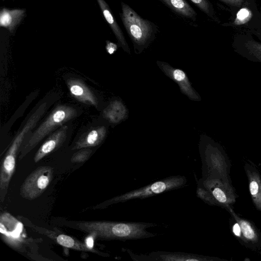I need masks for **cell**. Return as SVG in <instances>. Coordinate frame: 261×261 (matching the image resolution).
I'll list each match as a JSON object with an SVG mask.
<instances>
[{"mask_svg":"<svg viewBox=\"0 0 261 261\" xmlns=\"http://www.w3.org/2000/svg\"><path fill=\"white\" fill-rule=\"evenodd\" d=\"M154 224L103 221L69 222L66 225L101 240H135L154 236L146 228Z\"/></svg>","mask_w":261,"mask_h":261,"instance_id":"6da1fadb","label":"cell"},{"mask_svg":"<svg viewBox=\"0 0 261 261\" xmlns=\"http://www.w3.org/2000/svg\"><path fill=\"white\" fill-rule=\"evenodd\" d=\"M121 4L122 21L133 42L135 52L140 53L147 47L152 37V25L149 21L143 19L129 6Z\"/></svg>","mask_w":261,"mask_h":261,"instance_id":"7a4b0ae2","label":"cell"},{"mask_svg":"<svg viewBox=\"0 0 261 261\" xmlns=\"http://www.w3.org/2000/svg\"><path fill=\"white\" fill-rule=\"evenodd\" d=\"M186 181L187 180L184 176L170 177L156 181L144 187L113 197L96 205L92 208L102 209L118 202H125L135 199H143L164 192L179 188L184 186Z\"/></svg>","mask_w":261,"mask_h":261,"instance_id":"3957f363","label":"cell"},{"mask_svg":"<svg viewBox=\"0 0 261 261\" xmlns=\"http://www.w3.org/2000/svg\"><path fill=\"white\" fill-rule=\"evenodd\" d=\"M76 115V111L72 107L61 106L56 108L22 146L19 159H22L49 133L73 118Z\"/></svg>","mask_w":261,"mask_h":261,"instance_id":"277c9868","label":"cell"},{"mask_svg":"<svg viewBox=\"0 0 261 261\" xmlns=\"http://www.w3.org/2000/svg\"><path fill=\"white\" fill-rule=\"evenodd\" d=\"M54 173V168L50 166L39 167L22 183L20 189V196L29 200L40 196L50 184Z\"/></svg>","mask_w":261,"mask_h":261,"instance_id":"5b68a950","label":"cell"},{"mask_svg":"<svg viewBox=\"0 0 261 261\" xmlns=\"http://www.w3.org/2000/svg\"><path fill=\"white\" fill-rule=\"evenodd\" d=\"M1 236L11 247L19 249L24 242L22 237V224L13 216L4 212L1 215Z\"/></svg>","mask_w":261,"mask_h":261,"instance_id":"8992f818","label":"cell"},{"mask_svg":"<svg viewBox=\"0 0 261 261\" xmlns=\"http://www.w3.org/2000/svg\"><path fill=\"white\" fill-rule=\"evenodd\" d=\"M157 65L165 74L174 81L179 86L182 93L190 100L199 101L201 100L200 95L192 87L186 73L182 70L173 67L168 63L157 61Z\"/></svg>","mask_w":261,"mask_h":261,"instance_id":"52a82bcc","label":"cell"},{"mask_svg":"<svg viewBox=\"0 0 261 261\" xmlns=\"http://www.w3.org/2000/svg\"><path fill=\"white\" fill-rule=\"evenodd\" d=\"M38 231L47 236L59 245L64 247L72 249L81 251H89L94 253L99 254L98 251L95 249L88 246L87 244L83 243L76 239L69 236L63 234L57 233L50 230L41 228L38 227H35Z\"/></svg>","mask_w":261,"mask_h":261,"instance_id":"ba28073f","label":"cell"},{"mask_svg":"<svg viewBox=\"0 0 261 261\" xmlns=\"http://www.w3.org/2000/svg\"><path fill=\"white\" fill-rule=\"evenodd\" d=\"M67 130V127L65 126L52 134L35 153L34 158V162H38L61 146L66 139Z\"/></svg>","mask_w":261,"mask_h":261,"instance_id":"9c48e42d","label":"cell"},{"mask_svg":"<svg viewBox=\"0 0 261 261\" xmlns=\"http://www.w3.org/2000/svg\"><path fill=\"white\" fill-rule=\"evenodd\" d=\"M132 258L135 260H184V261H195L201 260L203 259L199 256L196 254L186 253H171L157 252H152L148 256L135 255L134 253H130Z\"/></svg>","mask_w":261,"mask_h":261,"instance_id":"30bf717a","label":"cell"},{"mask_svg":"<svg viewBox=\"0 0 261 261\" xmlns=\"http://www.w3.org/2000/svg\"><path fill=\"white\" fill-rule=\"evenodd\" d=\"M103 117L110 123L118 124L128 118V111L122 100H112L102 112Z\"/></svg>","mask_w":261,"mask_h":261,"instance_id":"8fae6325","label":"cell"},{"mask_svg":"<svg viewBox=\"0 0 261 261\" xmlns=\"http://www.w3.org/2000/svg\"><path fill=\"white\" fill-rule=\"evenodd\" d=\"M67 85L71 94L78 100L97 106L98 101L95 95L86 85L79 80H69Z\"/></svg>","mask_w":261,"mask_h":261,"instance_id":"7c38bea8","label":"cell"},{"mask_svg":"<svg viewBox=\"0 0 261 261\" xmlns=\"http://www.w3.org/2000/svg\"><path fill=\"white\" fill-rule=\"evenodd\" d=\"M103 16L114 33L119 46L126 53L130 54V49L123 32L114 18L108 4L104 0H97Z\"/></svg>","mask_w":261,"mask_h":261,"instance_id":"4fadbf2b","label":"cell"},{"mask_svg":"<svg viewBox=\"0 0 261 261\" xmlns=\"http://www.w3.org/2000/svg\"><path fill=\"white\" fill-rule=\"evenodd\" d=\"M25 13L24 9L10 10L4 8L0 12V25L6 28L11 33H13L16 27L20 23Z\"/></svg>","mask_w":261,"mask_h":261,"instance_id":"5bb4252c","label":"cell"},{"mask_svg":"<svg viewBox=\"0 0 261 261\" xmlns=\"http://www.w3.org/2000/svg\"><path fill=\"white\" fill-rule=\"evenodd\" d=\"M106 134L107 128L105 126L97 127L79 140L72 149L75 150L97 146L103 140Z\"/></svg>","mask_w":261,"mask_h":261,"instance_id":"9a60e30c","label":"cell"},{"mask_svg":"<svg viewBox=\"0 0 261 261\" xmlns=\"http://www.w3.org/2000/svg\"><path fill=\"white\" fill-rule=\"evenodd\" d=\"M237 51L248 60L261 62V43L247 40L237 48Z\"/></svg>","mask_w":261,"mask_h":261,"instance_id":"2e32d148","label":"cell"},{"mask_svg":"<svg viewBox=\"0 0 261 261\" xmlns=\"http://www.w3.org/2000/svg\"><path fill=\"white\" fill-rule=\"evenodd\" d=\"M170 8L181 15L193 18L196 15L195 11L186 0H162Z\"/></svg>","mask_w":261,"mask_h":261,"instance_id":"e0dca14e","label":"cell"},{"mask_svg":"<svg viewBox=\"0 0 261 261\" xmlns=\"http://www.w3.org/2000/svg\"><path fill=\"white\" fill-rule=\"evenodd\" d=\"M251 16L252 13L250 10L246 7H243L237 12L234 24L236 25L245 24L250 20Z\"/></svg>","mask_w":261,"mask_h":261,"instance_id":"ac0fdd59","label":"cell"},{"mask_svg":"<svg viewBox=\"0 0 261 261\" xmlns=\"http://www.w3.org/2000/svg\"><path fill=\"white\" fill-rule=\"evenodd\" d=\"M92 150L89 149L80 150L73 154L71 158V162L72 163H80L86 161L89 158Z\"/></svg>","mask_w":261,"mask_h":261,"instance_id":"d6986e66","label":"cell"},{"mask_svg":"<svg viewBox=\"0 0 261 261\" xmlns=\"http://www.w3.org/2000/svg\"><path fill=\"white\" fill-rule=\"evenodd\" d=\"M241 230L244 237L250 240L253 239L255 237V233L250 224L246 221H240Z\"/></svg>","mask_w":261,"mask_h":261,"instance_id":"ffe728a7","label":"cell"},{"mask_svg":"<svg viewBox=\"0 0 261 261\" xmlns=\"http://www.w3.org/2000/svg\"><path fill=\"white\" fill-rule=\"evenodd\" d=\"M213 194L215 198L219 202L224 203L227 198L223 191L219 188H215L213 191Z\"/></svg>","mask_w":261,"mask_h":261,"instance_id":"44dd1931","label":"cell"},{"mask_svg":"<svg viewBox=\"0 0 261 261\" xmlns=\"http://www.w3.org/2000/svg\"><path fill=\"white\" fill-rule=\"evenodd\" d=\"M200 9L206 13L210 12L209 5L206 0H191Z\"/></svg>","mask_w":261,"mask_h":261,"instance_id":"7402d4cb","label":"cell"},{"mask_svg":"<svg viewBox=\"0 0 261 261\" xmlns=\"http://www.w3.org/2000/svg\"><path fill=\"white\" fill-rule=\"evenodd\" d=\"M249 190L251 194L255 196L258 192L259 186L257 182L255 180H252L249 184Z\"/></svg>","mask_w":261,"mask_h":261,"instance_id":"603a6c76","label":"cell"},{"mask_svg":"<svg viewBox=\"0 0 261 261\" xmlns=\"http://www.w3.org/2000/svg\"><path fill=\"white\" fill-rule=\"evenodd\" d=\"M107 52L110 54H113L117 49V45L115 43L110 41H107L106 46Z\"/></svg>","mask_w":261,"mask_h":261,"instance_id":"cb8c5ba5","label":"cell"},{"mask_svg":"<svg viewBox=\"0 0 261 261\" xmlns=\"http://www.w3.org/2000/svg\"><path fill=\"white\" fill-rule=\"evenodd\" d=\"M228 4L232 5L233 6L240 7L241 6L243 0H221Z\"/></svg>","mask_w":261,"mask_h":261,"instance_id":"d4e9b609","label":"cell"},{"mask_svg":"<svg viewBox=\"0 0 261 261\" xmlns=\"http://www.w3.org/2000/svg\"><path fill=\"white\" fill-rule=\"evenodd\" d=\"M233 232L234 234L238 237L241 236V228L238 223H236L233 226Z\"/></svg>","mask_w":261,"mask_h":261,"instance_id":"484cf974","label":"cell"}]
</instances>
